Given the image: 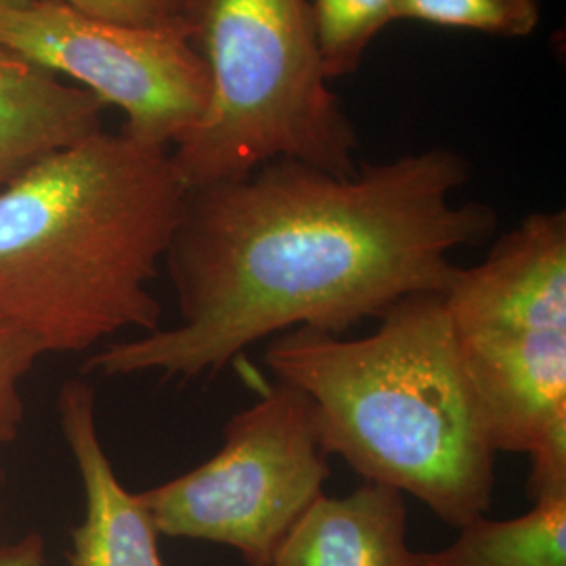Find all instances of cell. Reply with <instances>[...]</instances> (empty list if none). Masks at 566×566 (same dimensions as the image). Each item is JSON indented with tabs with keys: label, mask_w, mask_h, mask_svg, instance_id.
Here are the masks:
<instances>
[{
	"label": "cell",
	"mask_w": 566,
	"mask_h": 566,
	"mask_svg": "<svg viewBox=\"0 0 566 566\" xmlns=\"http://www.w3.org/2000/svg\"><path fill=\"white\" fill-rule=\"evenodd\" d=\"M264 361L303 392L325 455H340L365 483L413 495L455 528L491 510L497 453L443 294L407 296L364 338L285 332Z\"/></svg>",
	"instance_id": "3"
},
{
	"label": "cell",
	"mask_w": 566,
	"mask_h": 566,
	"mask_svg": "<svg viewBox=\"0 0 566 566\" xmlns=\"http://www.w3.org/2000/svg\"><path fill=\"white\" fill-rule=\"evenodd\" d=\"M30 0H0V9H11V7H23Z\"/></svg>",
	"instance_id": "17"
},
{
	"label": "cell",
	"mask_w": 566,
	"mask_h": 566,
	"mask_svg": "<svg viewBox=\"0 0 566 566\" xmlns=\"http://www.w3.org/2000/svg\"><path fill=\"white\" fill-rule=\"evenodd\" d=\"M418 566H566V497L533 502L525 514L479 516L439 549L416 552Z\"/></svg>",
	"instance_id": "11"
},
{
	"label": "cell",
	"mask_w": 566,
	"mask_h": 566,
	"mask_svg": "<svg viewBox=\"0 0 566 566\" xmlns=\"http://www.w3.org/2000/svg\"><path fill=\"white\" fill-rule=\"evenodd\" d=\"M325 76L353 74L395 18V0H308Z\"/></svg>",
	"instance_id": "12"
},
{
	"label": "cell",
	"mask_w": 566,
	"mask_h": 566,
	"mask_svg": "<svg viewBox=\"0 0 566 566\" xmlns=\"http://www.w3.org/2000/svg\"><path fill=\"white\" fill-rule=\"evenodd\" d=\"M470 164L426 149L334 175L273 160L187 191L166 252L181 322L109 344L84 371L198 380L292 329L343 336L413 294H443L451 254L497 229L483 202H455Z\"/></svg>",
	"instance_id": "1"
},
{
	"label": "cell",
	"mask_w": 566,
	"mask_h": 566,
	"mask_svg": "<svg viewBox=\"0 0 566 566\" xmlns=\"http://www.w3.org/2000/svg\"><path fill=\"white\" fill-rule=\"evenodd\" d=\"M187 200L172 154L99 130L0 187V322L42 353L160 329L149 292Z\"/></svg>",
	"instance_id": "2"
},
{
	"label": "cell",
	"mask_w": 566,
	"mask_h": 566,
	"mask_svg": "<svg viewBox=\"0 0 566 566\" xmlns=\"http://www.w3.org/2000/svg\"><path fill=\"white\" fill-rule=\"evenodd\" d=\"M0 44L124 112V133L175 147L202 120L208 72L189 32L97 20L30 0L0 9Z\"/></svg>",
	"instance_id": "7"
},
{
	"label": "cell",
	"mask_w": 566,
	"mask_h": 566,
	"mask_svg": "<svg viewBox=\"0 0 566 566\" xmlns=\"http://www.w3.org/2000/svg\"><path fill=\"white\" fill-rule=\"evenodd\" d=\"M44 353L13 325L0 322V446L11 443L20 434L23 422L21 380Z\"/></svg>",
	"instance_id": "14"
},
{
	"label": "cell",
	"mask_w": 566,
	"mask_h": 566,
	"mask_svg": "<svg viewBox=\"0 0 566 566\" xmlns=\"http://www.w3.org/2000/svg\"><path fill=\"white\" fill-rule=\"evenodd\" d=\"M103 109L88 91L0 44V187L103 130Z\"/></svg>",
	"instance_id": "10"
},
{
	"label": "cell",
	"mask_w": 566,
	"mask_h": 566,
	"mask_svg": "<svg viewBox=\"0 0 566 566\" xmlns=\"http://www.w3.org/2000/svg\"><path fill=\"white\" fill-rule=\"evenodd\" d=\"M271 566H418L407 544L403 493L365 481L344 497L322 493L290 528Z\"/></svg>",
	"instance_id": "9"
},
{
	"label": "cell",
	"mask_w": 566,
	"mask_h": 566,
	"mask_svg": "<svg viewBox=\"0 0 566 566\" xmlns=\"http://www.w3.org/2000/svg\"><path fill=\"white\" fill-rule=\"evenodd\" d=\"M395 18L523 39L539 23L542 0H395Z\"/></svg>",
	"instance_id": "13"
},
{
	"label": "cell",
	"mask_w": 566,
	"mask_h": 566,
	"mask_svg": "<svg viewBox=\"0 0 566 566\" xmlns=\"http://www.w3.org/2000/svg\"><path fill=\"white\" fill-rule=\"evenodd\" d=\"M443 298L489 443L531 460V504L566 497L565 210L528 214Z\"/></svg>",
	"instance_id": "5"
},
{
	"label": "cell",
	"mask_w": 566,
	"mask_h": 566,
	"mask_svg": "<svg viewBox=\"0 0 566 566\" xmlns=\"http://www.w3.org/2000/svg\"><path fill=\"white\" fill-rule=\"evenodd\" d=\"M187 28L210 86L202 120L170 149L187 191L273 160L334 175L359 168L308 0H189Z\"/></svg>",
	"instance_id": "4"
},
{
	"label": "cell",
	"mask_w": 566,
	"mask_h": 566,
	"mask_svg": "<svg viewBox=\"0 0 566 566\" xmlns=\"http://www.w3.org/2000/svg\"><path fill=\"white\" fill-rule=\"evenodd\" d=\"M327 460L303 392L275 380L224 424L210 460L139 497L160 535L233 547L245 565L271 566L324 493Z\"/></svg>",
	"instance_id": "6"
},
{
	"label": "cell",
	"mask_w": 566,
	"mask_h": 566,
	"mask_svg": "<svg viewBox=\"0 0 566 566\" xmlns=\"http://www.w3.org/2000/svg\"><path fill=\"white\" fill-rule=\"evenodd\" d=\"M0 566H44L41 535H28L20 542L0 546Z\"/></svg>",
	"instance_id": "16"
},
{
	"label": "cell",
	"mask_w": 566,
	"mask_h": 566,
	"mask_svg": "<svg viewBox=\"0 0 566 566\" xmlns=\"http://www.w3.org/2000/svg\"><path fill=\"white\" fill-rule=\"evenodd\" d=\"M60 413L84 489V516L72 531L70 566H164L151 514L139 493L122 485L103 449L91 386L78 380L63 386Z\"/></svg>",
	"instance_id": "8"
},
{
	"label": "cell",
	"mask_w": 566,
	"mask_h": 566,
	"mask_svg": "<svg viewBox=\"0 0 566 566\" xmlns=\"http://www.w3.org/2000/svg\"><path fill=\"white\" fill-rule=\"evenodd\" d=\"M72 9L97 20L116 21L139 28H181L187 30L189 0H34Z\"/></svg>",
	"instance_id": "15"
}]
</instances>
